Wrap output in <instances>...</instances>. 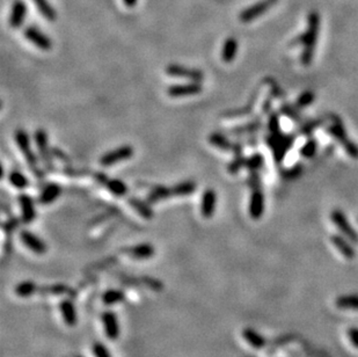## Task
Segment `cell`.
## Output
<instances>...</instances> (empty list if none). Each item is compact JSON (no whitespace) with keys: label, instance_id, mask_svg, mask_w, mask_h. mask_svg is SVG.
I'll use <instances>...</instances> for the list:
<instances>
[{"label":"cell","instance_id":"12","mask_svg":"<svg viewBox=\"0 0 358 357\" xmlns=\"http://www.w3.org/2000/svg\"><path fill=\"white\" fill-rule=\"evenodd\" d=\"M202 85L198 81H191L188 84L172 85L168 87L167 93L171 98H185V96H192L202 92Z\"/></svg>","mask_w":358,"mask_h":357},{"label":"cell","instance_id":"38","mask_svg":"<svg viewBox=\"0 0 358 357\" xmlns=\"http://www.w3.org/2000/svg\"><path fill=\"white\" fill-rule=\"evenodd\" d=\"M92 352L94 357H113L109 349L101 342H95L92 347Z\"/></svg>","mask_w":358,"mask_h":357},{"label":"cell","instance_id":"26","mask_svg":"<svg viewBox=\"0 0 358 357\" xmlns=\"http://www.w3.org/2000/svg\"><path fill=\"white\" fill-rule=\"evenodd\" d=\"M242 337L253 348L261 349L266 346V340H264V338L261 334L257 333L256 331L252 330V328H245L242 332Z\"/></svg>","mask_w":358,"mask_h":357},{"label":"cell","instance_id":"6","mask_svg":"<svg viewBox=\"0 0 358 357\" xmlns=\"http://www.w3.org/2000/svg\"><path fill=\"white\" fill-rule=\"evenodd\" d=\"M35 143H36L38 152H40L41 159L43 164H44L46 171L51 172L53 170V163H52V151L50 150L49 142H48V135L43 129H38L35 131L34 135Z\"/></svg>","mask_w":358,"mask_h":357},{"label":"cell","instance_id":"14","mask_svg":"<svg viewBox=\"0 0 358 357\" xmlns=\"http://www.w3.org/2000/svg\"><path fill=\"white\" fill-rule=\"evenodd\" d=\"M264 212V196L260 185L253 187L249 202V216L253 219H260Z\"/></svg>","mask_w":358,"mask_h":357},{"label":"cell","instance_id":"33","mask_svg":"<svg viewBox=\"0 0 358 357\" xmlns=\"http://www.w3.org/2000/svg\"><path fill=\"white\" fill-rule=\"evenodd\" d=\"M196 188L197 187H196V183L194 181H183L175 184L172 189H173L174 196H187L196 191Z\"/></svg>","mask_w":358,"mask_h":357},{"label":"cell","instance_id":"17","mask_svg":"<svg viewBox=\"0 0 358 357\" xmlns=\"http://www.w3.org/2000/svg\"><path fill=\"white\" fill-rule=\"evenodd\" d=\"M27 15V5L23 0H15L12 5V9H10V15L8 23L9 26L14 28H19L22 26L24 19Z\"/></svg>","mask_w":358,"mask_h":357},{"label":"cell","instance_id":"45","mask_svg":"<svg viewBox=\"0 0 358 357\" xmlns=\"http://www.w3.org/2000/svg\"><path fill=\"white\" fill-rule=\"evenodd\" d=\"M138 0H123V3L127 7H129V8H132V7H135L136 5H137Z\"/></svg>","mask_w":358,"mask_h":357},{"label":"cell","instance_id":"20","mask_svg":"<svg viewBox=\"0 0 358 357\" xmlns=\"http://www.w3.org/2000/svg\"><path fill=\"white\" fill-rule=\"evenodd\" d=\"M127 253L136 260H146L151 259L156 254V249L153 245L144 242V244H138L128 248Z\"/></svg>","mask_w":358,"mask_h":357},{"label":"cell","instance_id":"19","mask_svg":"<svg viewBox=\"0 0 358 357\" xmlns=\"http://www.w3.org/2000/svg\"><path fill=\"white\" fill-rule=\"evenodd\" d=\"M19 203L21 206V212H22V222L26 224H29L33 222L36 217V211H35L34 201L28 194H20L19 195Z\"/></svg>","mask_w":358,"mask_h":357},{"label":"cell","instance_id":"13","mask_svg":"<svg viewBox=\"0 0 358 357\" xmlns=\"http://www.w3.org/2000/svg\"><path fill=\"white\" fill-rule=\"evenodd\" d=\"M101 320L103 324V330L107 339L115 341L120 337V324L116 313L114 311H106L102 313Z\"/></svg>","mask_w":358,"mask_h":357},{"label":"cell","instance_id":"9","mask_svg":"<svg viewBox=\"0 0 358 357\" xmlns=\"http://www.w3.org/2000/svg\"><path fill=\"white\" fill-rule=\"evenodd\" d=\"M23 35L28 41L31 42L34 45H36L38 49L43 51H49L52 48V41L50 40L48 35H45L43 31L38 29L35 26H28L23 29Z\"/></svg>","mask_w":358,"mask_h":357},{"label":"cell","instance_id":"44","mask_svg":"<svg viewBox=\"0 0 358 357\" xmlns=\"http://www.w3.org/2000/svg\"><path fill=\"white\" fill-rule=\"evenodd\" d=\"M52 155H55V156H56V158H57V159H59L60 162H63V163H67V164L70 163L69 157H67V156H66L65 153H64V152L60 151L59 149H53V150H52Z\"/></svg>","mask_w":358,"mask_h":357},{"label":"cell","instance_id":"36","mask_svg":"<svg viewBox=\"0 0 358 357\" xmlns=\"http://www.w3.org/2000/svg\"><path fill=\"white\" fill-rule=\"evenodd\" d=\"M67 291H69V288L64 284L49 285V287L40 288V290H38V292H41V294H48V295H62V294H66Z\"/></svg>","mask_w":358,"mask_h":357},{"label":"cell","instance_id":"5","mask_svg":"<svg viewBox=\"0 0 358 357\" xmlns=\"http://www.w3.org/2000/svg\"><path fill=\"white\" fill-rule=\"evenodd\" d=\"M278 0H260L254 5L247 7L239 14V20L242 23H249L257 17L262 16L268 10L276 5Z\"/></svg>","mask_w":358,"mask_h":357},{"label":"cell","instance_id":"30","mask_svg":"<svg viewBox=\"0 0 358 357\" xmlns=\"http://www.w3.org/2000/svg\"><path fill=\"white\" fill-rule=\"evenodd\" d=\"M105 187L117 197H122L128 192V187L122 180L119 178H109L106 181Z\"/></svg>","mask_w":358,"mask_h":357},{"label":"cell","instance_id":"22","mask_svg":"<svg viewBox=\"0 0 358 357\" xmlns=\"http://www.w3.org/2000/svg\"><path fill=\"white\" fill-rule=\"evenodd\" d=\"M238 52V41L234 37H228L224 42L221 49V59L225 63H232L235 59Z\"/></svg>","mask_w":358,"mask_h":357},{"label":"cell","instance_id":"8","mask_svg":"<svg viewBox=\"0 0 358 357\" xmlns=\"http://www.w3.org/2000/svg\"><path fill=\"white\" fill-rule=\"evenodd\" d=\"M134 156V148L130 145H123L120 146L113 151L107 152L100 158V165L108 167L112 165H115L117 163L124 162V160L130 159Z\"/></svg>","mask_w":358,"mask_h":357},{"label":"cell","instance_id":"16","mask_svg":"<svg viewBox=\"0 0 358 357\" xmlns=\"http://www.w3.org/2000/svg\"><path fill=\"white\" fill-rule=\"evenodd\" d=\"M209 143L211 145L216 146V148H218V149L224 150V151H231V152H233L235 156H241V152H242L241 145L233 144V143H231L223 134H219V133L211 134L209 137Z\"/></svg>","mask_w":358,"mask_h":357},{"label":"cell","instance_id":"1","mask_svg":"<svg viewBox=\"0 0 358 357\" xmlns=\"http://www.w3.org/2000/svg\"><path fill=\"white\" fill-rule=\"evenodd\" d=\"M319 27H320V17L318 13H311L309 16V23H307V29L303 35H300L298 40H296L297 44H303L302 52V63L304 65H310L313 59L314 48L317 45Z\"/></svg>","mask_w":358,"mask_h":357},{"label":"cell","instance_id":"23","mask_svg":"<svg viewBox=\"0 0 358 357\" xmlns=\"http://www.w3.org/2000/svg\"><path fill=\"white\" fill-rule=\"evenodd\" d=\"M128 203L130 204L131 208L134 209L135 211L137 212L139 216L143 217L144 219H152L153 218V215H155V213H153L152 208L148 204V203L143 202L139 198H136V197L129 198Z\"/></svg>","mask_w":358,"mask_h":357},{"label":"cell","instance_id":"21","mask_svg":"<svg viewBox=\"0 0 358 357\" xmlns=\"http://www.w3.org/2000/svg\"><path fill=\"white\" fill-rule=\"evenodd\" d=\"M62 194V188L58 183H49L46 184L40 195V203L43 205H49L58 199Z\"/></svg>","mask_w":358,"mask_h":357},{"label":"cell","instance_id":"31","mask_svg":"<svg viewBox=\"0 0 358 357\" xmlns=\"http://www.w3.org/2000/svg\"><path fill=\"white\" fill-rule=\"evenodd\" d=\"M335 304L341 310H358V295L340 296Z\"/></svg>","mask_w":358,"mask_h":357},{"label":"cell","instance_id":"4","mask_svg":"<svg viewBox=\"0 0 358 357\" xmlns=\"http://www.w3.org/2000/svg\"><path fill=\"white\" fill-rule=\"evenodd\" d=\"M327 134L332 136L333 138H335L340 144H341L343 148H345V151L348 153L350 157L357 159L358 158V146L355 143L352 142L348 137V135L346 133L345 127L342 126L341 121H336L332 124L331 127L327 128Z\"/></svg>","mask_w":358,"mask_h":357},{"label":"cell","instance_id":"10","mask_svg":"<svg viewBox=\"0 0 358 357\" xmlns=\"http://www.w3.org/2000/svg\"><path fill=\"white\" fill-rule=\"evenodd\" d=\"M20 239L21 241H22V244L26 246L28 249H30L34 254L43 255L48 251V246L45 245V242L43 241L40 237H37L36 234H34L33 232L28 230L21 231Z\"/></svg>","mask_w":358,"mask_h":357},{"label":"cell","instance_id":"3","mask_svg":"<svg viewBox=\"0 0 358 357\" xmlns=\"http://www.w3.org/2000/svg\"><path fill=\"white\" fill-rule=\"evenodd\" d=\"M293 139L295 138L292 136L283 135L281 134V131L271 134L269 137H267V144L273 150L275 162L277 164H281L283 162L286 152L289 151V149L293 144Z\"/></svg>","mask_w":358,"mask_h":357},{"label":"cell","instance_id":"2","mask_svg":"<svg viewBox=\"0 0 358 357\" xmlns=\"http://www.w3.org/2000/svg\"><path fill=\"white\" fill-rule=\"evenodd\" d=\"M14 138H15V143H16L17 148H19L20 151L22 152L24 159H26L27 164L29 165L31 172L34 173L35 177H37V178H42L43 173L41 172V170L38 169L37 159L34 155L33 150H31L29 136H28V134L24 130L19 129L15 131Z\"/></svg>","mask_w":358,"mask_h":357},{"label":"cell","instance_id":"25","mask_svg":"<svg viewBox=\"0 0 358 357\" xmlns=\"http://www.w3.org/2000/svg\"><path fill=\"white\" fill-rule=\"evenodd\" d=\"M332 244L335 246L336 248L339 249V252L345 256L347 259H354L355 258V249H354L352 246L349 245V242H347L345 239L340 235H333L331 238Z\"/></svg>","mask_w":358,"mask_h":357},{"label":"cell","instance_id":"15","mask_svg":"<svg viewBox=\"0 0 358 357\" xmlns=\"http://www.w3.org/2000/svg\"><path fill=\"white\" fill-rule=\"evenodd\" d=\"M217 204V195L213 189H206L202 194L200 198V213L203 218L209 219L213 217L214 211H216Z\"/></svg>","mask_w":358,"mask_h":357},{"label":"cell","instance_id":"34","mask_svg":"<svg viewBox=\"0 0 358 357\" xmlns=\"http://www.w3.org/2000/svg\"><path fill=\"white\" fill-rule=\"evenodd\" d=\"M263 163H264L263 156L259 155V153H256V155L249 157V158H246L245 166L248 170L252 171V172H254V171L261 169V167H262V165H263Z\"/></svg>","mask_w":358,"mask_h":357},{"label":"cell","instance_id":"37","mask_svg":"<svg viewBox=\"0 0 358 357\" xmlns=\"http://www.w3.org/2000/svg\"><path fill=\"white\" fill-rule=\"evenodd\" d=\"M260 127H261V121H255V122L248 123V124H246V126L234 128V129L230 130V134L243 135V134H247V133H252V131H255V130L259 129Z\"/></svg>","mask_w":358,"mask_h":357},{"label":"cell","instance_id":"7","mask_svg":"<svg viewBox=\"0 0 358 357\" xmlns=\"http://www.w3.org/2000/svg\"><path fill=\"white\" fill-rule=\"evenodd\" d=\"M166 73L174 78H182L190 81H198L200 83L204 79V73L198 69H191L180 64H170L166 67Z\"/></svg>","mask_w":358,"mask_h":357},{"label":"cell","instance_id":"24","mask_svg":"<svg viewBox=\"0 0 358 357\" xmlns=\"http://www.w3.org/2000/svg\"><path fill=\"white\" fill-rule=\"evenodd\" d=\"M38 290H40V287L35 283L34 281H22L20 282L19 284H16L15 289V295L19 296L21 298H27V297H31V296L37 294Z\"/></svg>","mask_w":358,"mask_h":357},{"label":"cell","instance_id":"32","mask_svg":"<svg viewBox=\"0 0 358 357\" xmlns=\"http://www.w3.org/2000/svg\"><path fill=\"white\" fill-rule=\"evenodd\" d=\"M8 181L14 188L19 189V190H22V189L27 188L28 185H29V180H28L23 173L19 172V171H12V172L8 174Z\"/></svg>","mask_w":358,"mask_h":357},{"label":"cell","instance_id":"29","mask_svg":"<svg viewBox=\"0 0 358 357\" xmlns=\"http://www.w3.org/2000/svg\"><path fill=\"white\" fill-rule=\"evenodd\" d=\"M35 6L37 7L38 12L42 14L48 21H55L57 19V13L48 0H33Z\"/></svg>","mask_w":358,"mask_h":357},{"label":"cell","instance_id":"40","mask_svg":"<svg viewBox=\"0 0 358 357\" xmlns=\"http://www.w3.org/2000/svg\"><path fill=\"white\" fill-rule=\"evenodd\" d=\"M245 163H246V158H243L241 156H237V158H235L227 167L228 173L231 174L238 173L239 171L241 170V167L245 166Z\"/></svg>","mask_w":358,"mask_h":357},{"label":"cell","instance_id":"18","mask_svg":"<svg viewBox=\"0 0 358 357\" xmlns=\"http://www.w3.org/2000/svg\"><path fill=\"white\" fill-rule=\"evenodd\" d=\"M59 311L62 318L67 326L74 327L78 323V313L76 305L70 299H63L59 304Z\"/></svg>","mask_w":358,"mask_h":357},{"label":"cell","instance_id":"39","mask_svg":"<svg viewBox=\"0 0 358 357\" xmlns=\"http://www.w3.org/2000/svg\"><path fill=\"white\" fill-rule=\"evenodd\" d=\"M314 98H316V96H314L312 92H304L303 94L299 96L298 100H297L296 106L298 107V108H304V107L310 106L311 103L313 102Z\"/></svg>","mask_w":358,"mask_h":357},{"label":"cell","instance_id":"46","mask_svg":"<svg viewBox=\"0 0 358 357\" xmlns=\"http://www.w3.org/2000/svg\"><path fill=\"white\" fill-rule=\"evenodd\" d=\"M76 357H84V356H76Z\"/></svg>","mask_w":358,"mask_h":357},{"label":"cell","instance_id":"42","mask_svg":"<svg viewBox=\"0 0 358 357\" xmlns=\"http://www.w3.org/2000/svg\"><path fill=\"white\" fill-rule=\"evenodd\" d=\"M348 338L354 347L358 348V328L353 327L348 330Z\"/></svg>","mask_w":358,"mask_h":357},{"label":"cell","instance_id":"41","mask_svg":"<svg viewBox=\"0 0 358 357\" xmlns=\"http://www.w3.org/2000/svg\"><path fill=\"white\" fill-rule=\"evenodd\" d=\"M300 172H302V166L295 165L293 167H291V169H288L285 172H283V176H284V178H293L298 177Z\"/></svg>","mask_w":358,"mask_h":357},{"label":"cell","instance_id":"43","mask_svg":"<svg viewBox=\"0 0 358 357\" xmlns=\"http://www.w3.org/2000/svg\"><path fill=\"white\" fill-rule=\"evenodd\" d=\"M268 127H269V130H270L271 134L279 133V121H278L277 115H273L270 117L269 124H268Z\"/></svg>","mask_w":358,"mask_h":357},{"label":"cell","instance_id":"35","mask_svg":"<svg viewBox=\"0 0 358 357\" xmlns=\"http://www.w3.org/2000/svg\"><path fill=\"white\" fill-rule=\"evenodd\" d=\"M318 149V143L314 139H310L300 149V156L304 158H312L316 155Z\"/></svg>","mask_w":358,"mask_h":357},{"label":"cell","instance_id":"28","mask_svg":"<svg viewBox=\"0 0 358 357\" xmlns=\"http://www.w3.org/2000/svg\"><path fill=\"white\" fill-rule=\"evenodd\" d=\"M172 196H174L173 189L164 187V185H159V187L152 189L148 196V201L152 204V203H157L159 201H163V199L170 198Z\"/></svg>","mask_w":358,"mask_h":357},{"label":"cell","instance_id":"11","mask_svg":"<svg viewBox=\"0 0 358 357\" xmlns=\"http://www.w3.org/2000/svg\"><path fill=\"white\" fill-rule=\"evenodd\" d=\"M331 219H332V222L334 223L335 226L338 227L347 238L350 239L353 242H356L357 244L358 242L357 232L355 228L350 225L348 219H347V217L345 216V213H343L342 211H340V210H334L331 215Z\"/></svg>","mask_w":358,"mask_h":357},{"label":"cell","instance_id":"27","mask_svg":"<svg viewBox=\"0 0 358 357\" xmlns=\"http://www.w3.org/2000/svg\"><path fill=\"white\" fill-rule=\"evenodd\" d=\"M125 294L119 289H108L103 292L102 295V302L105 305H115L119 303L124 302Z\"/></svg>","mask_w":358,"mask_h":357}]
</instances>
